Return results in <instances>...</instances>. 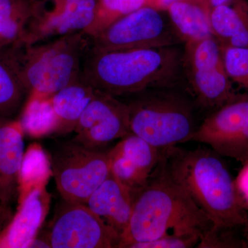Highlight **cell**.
Wrapping results in <instances>:
<instances>
[{"mask_svg":"<svg viewBox=\"0 0 248 248\" xmlns=\"http://www.w3.org/2000/svg\"><path fill=\"white\" fill-rule=\"evenodd\" d=\"M171 177L213 222L214 231L232 232L243 228L248 211L222 156L209 147L161 150Z\"/></svg>","mask_w":248,"mask_h":248,"instance_id":"cell-1","label":"cell"},{"mask_svg":"<svg viewBox=\"0 0 248 248\" xmlns=\"http://www.w3.org/2000/svg\"><path fill=\"white\" fill-rule=\"evenodd\" d=\"M133 192L131 215L117 248L170 234L196 235L202 241L214 230L213 222L170 175L161 156L146 185Z\"/></svg>","mask_w":248,"mask_h":248,"instance_id":"cell-2","label":"cell"},{"mask_svg":"<svg viewBox=\"0 0 248 248\" xmlns=\"http://www.w3.org/2000/svg\"><path fill=\"white\" fill-rule=\"evenodd\" d=\"M180 62L179 52L171 46L110 51L89 48L81 78L97 91L117 97L170 84Z\"/></svg>","mask_w":248,"mask_h":248,"instance_id":"cell-3","label":"cell"},{"mask_svg":"<svg viewBox=\"0 0 248 248\" xmlns=\"http://www.w3.org/2000/svg\"><path fill=\"white\" fill-rule=\"evenodd\" d=\"M90 46L91 37L81 31L35 45L14 46L29 94L51 97L79 79Z\"/></svg>","mask_w":248,"mask_h":248,"instance_id":"cell-4","label":"cell"},{"mask_svg":"<svg viewBox=\"0 0 248 248\" xmlns=\"http://www.w3.org/2000/svg\"><path fill=\"white\" fill-rule=\"evenodd\" d=\"M128 107L130 133L159 150L190 141L198 128L190 103L174 94H145Z\"/></svg>","mask_w":248,"mask_h":248,"instance_id":"cell-5","label":"cell"},{"mask_svg":"<svg viewBox=\"0 0 248 248\" xmlns=\"http://www.w3.org/2000/svg\"><path fill=\"white\" fill-rule=\"evenodd\" d=\"M110 152L87 148L76 141L62 145L51 159L52 173L63 200L86 204L110 173Z\"/></svg>","mask_w":248,"mask_h":248,"instance_id":"cell-6","label":"cell"},{"mask_svg":"<svg viewBox=\"0 0 248 248\" xmlns=\"http://www.w3.org/2000/svg\"><path fill=\"white\" fill-rule=\"evenodd\" d=\"M162 13L143 6L125 15L91 37L90 48L110 51L164 48L177 45L182 40L172 23L164 17Z\"/></svg>","mask_w":248,"mask_h":248,"instance_id":"cell-7","label":"cell"},{"mask_svg":"<svg viewBox=\"0 0 248 248\" xmlns=\"http://www.w3.org/2000/svg\"><path fill=\"white\" fill-rule=\"evenodd\" d=\"M185 61L194 92L204 107L218 108L239 95L227 75L219 44L213 36L186 43Z\"/></svg>","mask_w":248,"mask_h":248,"instance_id":"cell-8","label":"cell"},{"mask_svg":"<svg viewBox=\"0 0 248 248\" xmlns=\"http://www.w3.org/2000/svg\"><path fill=\"white\" fill-rule=\"evenodd\" d=\"M191 141L244 164L248 160V94H239L217 108L198 126Z\"/></svg>","mask_w":248,"mask_h":248,"instance_id":"cell-9","label":"cell"},{"mask_svg":"<svg viewBox=\"0 0 248 248\" xmlns=\"http://www.w3.org/2000/svg\"><path fill=\"white\" fill-rule=\"evenodd\" d=\"M52 248L118 247L120 236L86 204L63 200L48 234Z\"/></svg>","mask_w":248,"mask_h":248,"instance_id":"cell-10","label":"cell"},{"mask_svg":"<svg viewBox=\"0 0 248 248\" xmlns=\"http://www.w3.org/2000/svg\"><path fill=\"white\" fill-rule=\"evenodd\" d=\"M97 0H35L21 45H31L84 31L92 24Z\"/></svg>","mask_w":248,"mask_h":248,"instance_id":"cell-11","label":"cell"},{"mask_svg":"<svg viewBox=\"0 0 248 248\" xmlns=\"http://www.w3.org/2000/svg\"><path fill=\"white\" fill-rule=\"evenodd\" d=\"M74 131L73 141L92 149L124 138L130 133L128 104L96 90Z\"/></svg>","mask_w":248,"mask_h":248,"instance_id":"cell-12","label":"cell"},{"mask_svg":"<svg viewBox=\"0 0 248 248\" xmlns=\"http://www.w3.org/2000/svg\"><path fill=\"white\" fill-rule=\"evenodd\" d=\"M109 152L111 174L133 191L146 185L161 156V150L132 133Z\"/></svg>","mask_w":248,"mask_h":248,"instance_id":"cell-13","label":"cell"},{"mask_svg":"<svg viewBox=\"0 0 248 248\" xmlns=\"http://www.w3.org/2000/svg\"><path fill=\"white\" fill-rule=\"evenodd\" d=\"M46 186L36 187L19 202L17 213L0 235V248H31L50 208Z\"/></svg>","mask_w":248,"mask_h":248,"instance_id":"cell-14","label":"cell"},{"mask_svg":"<svg viewBox=\"0 0 248 248\" xmlns=\"http://www.w3.org/2000/svg\"><path fill=\"white\" fill-rule=\"evenodd\" d=\"M24 135L20 120L0 118V203L4 206L18 197Z\"/></svg>","mask_w":248,"mask_h":248,"instance_id":"cell-15","label":"cell"},{"mask_svg":"<svg viewBox=\"0 0 248 248\" xmlns=\"http://www.w3.org/2000/svg\"><path fill=\"white\" fill-rule=\"evenodd\" d=\"M133 199V191L110 173L86 205L121 236L130 220Z\"/></svg>","mask_w":248,"mask_h":248,"instance_id":"cell-16","label":"cell"},{"mask_svg":"<svg viewBox=\"0 0 248 248\" xmlns=\"http://www.w3.org/2000/svg\"><path fill=\"white\" fill-rule=\"evenodd\" d=\"M210 27L220 46L248 48V1L232 0L210 11Z\"/></svg>","mask_w":248,"mask_h":248,"instance_id":"cell-17","label":"cell"},{"mask_svg":"<svg viewBox=\"0 0 248 248\" xmlns=\"http://www.w3.org/2000/svg\"><path fill=\"white\" fill-rule=\"evenodd\" d=\"M211 10L207 0H177L167 12L178 35L187 43L213 36L210 23Z\"/></svg>","mask_w":248,"mask_h":248,"instance_id":"cell-18","label":"cell"},{"mask_svg":"<svg viewBox=\"0 0 248 248\" xmlns=\"http://www.w3.org/2000/svg\"><path fill=\"white\" fill-rule=\"evenodd\" d=\"M96 90L80 78L51 96L57 119L55 135L74 131L83 112L95 94Z\"/></svg>","mask_w":248,"mask_h":248,"instance_id":"cell-19","label":"cell"},{"mask_svg":"<svg viewBox=\"0 0 248 248\" xmlns=\"http://www.w3.org/2000/svg\"><path fill=\"white\" fill-rule=\"evenodd\" d=\"M28 95L14 47L0 48V118L15 115Z\"/></svg>","mask_w":248,"mask_h":248,"instance_id":"cell-20","label":"cell"},{"mask_svg":"<svg viewBox=\"0 0 248 248\" xmlns=\"http://www.w3.org/2000/svg\"><path fill=\"white\" fill-rule=\"evenodd\" d=\"M35 0H0V48L22 45Z\"/></svg>","mask_w":248,"mask_h":248,"instance_id":"cell-21","label":"cell"},{"mask_svg":"<svg viewBox=\"0 0 248 248\" xmlns=\"http://www.w3.org/2000/svg\"><path fill=\"white\" fill-rule=\"evenodd\" d=\"M19 120L25 134L32 138H40L55 134L58 119L51 97L29 94Z\"/></svg>","mask_w":248,"mask_h":248,"instance_id":"cell-22","label":"cell"},{"mask_svg":"<svg viewBox=\"0 0 248 248\" xmlns=\"http://www.w3.org/2000/svg\"><path fill=\"white\" fill-rule=\"evenodd\" d=\"M53 174L51 161L40 145L31 144L24 153L19 177L18 202L36 187L46 186Z\"/></svg>","mask_w":248,"mask_h":248,"instance_id":"cell-23","label":"cell"},{"mask_svg":"<svg viewBox=\"0 0 248 248\" xmlns=\"http://www.w3.org/2000/svg\"><path fill=\"white\" fill-rule=\"evenodd\" d=\"M145 0H97L94 20L86 31L92 37L119 18L144 6Z\"/></svg>","mask_w":248,"mask_h":248,"instance_id":"cell-24","label":"cell"},{"mask_svg":"<svg viewBox=\"0 0 248 248\" xmlns=\"http://www.w3.org/2000/svg\"><path fill=\"white\" fill-rule=\"evenodd\" d=\"M220 48L225 70L232 82L248 89V48L220 46Z\"/></svg>","mask_w":248,"mask_h":248,"instance_id":"cell-25","label":"cell"},{"mask_svg":"<svg viewBox=\"0 0 248 248\" xmlns=\"http://www.w3.org/2000/svg\"><path fill=\"white\" fill-rule=\"evenodd\" d=\"M201 238L196 235H166L153 241L139 243L130 248H198Z\"/></svg>","mask_w":248,"mask_h":248,"instance_id":"cell-26","label":"cell"},{"mask_svg":"<svg viewBox=\"0 0 248 248\" xmlns=\"http://www.w3.org/2000/svg\"><path fill=\"white\" fill-rule=\"evenodd\" d=\"M236 188L243 202L248 210V160L243 164V168L234 179Z\"/></svg>","mask_w":248,"mask_h":248,"instance_id":"cell-27","label":"cell"},{"mask_svg":"<svg viewBox=\"0 0 248 248\" xmlns=\"http://www.w3.org/2000/svg\"><path fill=\"white\" fill-rule=\"evenodd\" d=\"M177 0H145L144 6H148L161 12H165Z\"/></svg>","mask_w":248,"mask_h":248,"instance_id":"cell-28","label":"cell"},{"mask_svg":"<svg viewBox=\"0 0 248 248\" xmlns=\"http://www.w3.org/2000/svg\"><path fill=\"white\" fill-rule=\"evenodd\" d=\"M12 218V212L9 206L0 208V235Z\"/></svg>","mask_w":248,"mask_h":248,"instance_id":"cell-29","label":"cell"},{"mask_svg":"<svg viewBox=\"0 0 248 248\" xmlns=\"http://www.w3.org/2000/svg\"><path fill=\"white\" fill-rule=\"evenodd\" d=\"M207 1H208L211 9H213V8L217 7V6L228 4V3L231 2L232 0H207Z\"/></svg>","mask_w":248,"mask_h":248,"instance_id":"cell-30","label":"cell"},{"mask_svg":"<svg viewBox=\"0 0 248 248\" xmlns=\"http://www.w3.org/2000/svg\"><path fill=\"white\" fill-rule=\"evenodd\" d=\"M248 218L246 224L244 227V239H243V243H244V248H248Z\"/></svg>","mask_w":248,"mask_h":248,"instance_id":"cell-31","label":"cell"},{"mask_svg":"<svg viewBox=\"0 0 248 248\" xmlns=\"http://www.w3.org/2000/svg\"><path fill=\"white\" fill-rule=\"evenodd\" d=\"M3 206H4V205H1V203H0V208H2Z\"/></svg>","mask_w":248,"mask_h":248,"instance_id":"cell-32","label":"cell"}]
</instances>
